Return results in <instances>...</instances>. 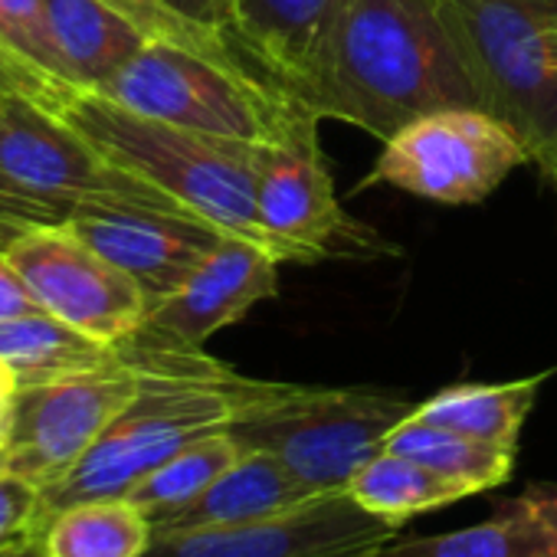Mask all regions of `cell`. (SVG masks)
Returning <instances> with one entry per match:
<instances>
[{
	"label": "cell",
	"mask_w": 557,
	"mask_h": 557,
	"mask_svg": "<svg viewBox=\"0 0 557 557\" xmlns=\"http://www.w3.org/2000/svg\"><path fill=\"white\" fill-rule=\"evenodd\" d=\"M17 377L14 371L0 361V449L8 446V436H11V417H14V400H17Z\"/></svg>",
	"instance_id": "32"
},
{
	"label": "cell",
	"mask_w": 557,
	"mask_h": 557,
	"mask_svg": "<svg viewBox=\"0 0 557 557\" xmlns=\"http://www.w3.org/2000/svg\"><path fill=\"white\" fill-rule=\"evenodd\" d=\"M531 164L521 138L479 106L433 109L384 141L364 184H391L436 203H479L502 181Z\"/></svg>",
	"instance_id": "7"
},
{
	"label": "cell",
	"mask_w": 557,
	"mask_h": 557,
	"mask_svg": "<svg viewBox=\"0 0 557 557\" xmlns=\"http://www.w3.org/2000/svg\"><path fill=\"white\" fill-rule=\"evenodd\" d=\"M76 233L122 265L145 289L151 309L174 296L226 236L184 207H99L70 216Z\"/></svg>",
	"instance_id": "14"
},
{
	"label": "cell",
	"mask_w": 557,
	"mask_h": 557,
	"mask_svg": "<svg viewBox=\"0 0 557 557\" xmlns=\"http://www.w3.org/2000/svg\"><path fill=\"white\" fill-rule=\"evenodd\" d=\"M53 115L89 138L122 171L164 190L223 233L256 239L269 249L256 220V181L265 145L158 122L86 89L73 92Z\"/></svg>",
	"instance_id": "3"
},
{
	"label": "cell",
	"mask_w": 557,
	"mask_h": 557,
	"mask_svg": "<svg viewBox=\"0 0 557 557\" xmlns=\"http://www.w3.org/2000/svg\"><path fill=\"white\" fill-rule=\"evenodd\" d=\"M417 410L377 387L272 384L230 430L246 449L275 456L312 492H342Z\"/></svg>",
	"instance_id": "5"
},
{
	"label": "cell",
	"mask_w": 557,
	"mask_h": 557,
	"mask_svg": "<svg viewBox=\"0 0 557 557\" xmlns=\"http://www.w3.org/2000/svg\"><path fill=\"white\" fill-rule=\"evenodd\" d=\"M0 92L24 96L47 112H57L79 92L50 30L44 0H0Z\"/></svg>",
	"instance_id": "17"
},
{
	"label": "cell",
	"mask_w": 557,
	"mask_h": 557,
	"mask_svg": "<svg viewBox=\"0 0 557 557\" xmlns=\"http://www.w3.org/2000/svg\"><path fill=\"white\" fill-rule=\"evenodd\" d=\"M384 449L404 453V456L436 469L440 475L459 482L469 495L505 485L515 469V449L492 446V443L466 436L459 430L417 420L413 413L387 436Z\"/></svg>",
	"instance_id": "23"
},
{
	"label": "cell",
	"mask_w": 557,
	"mask_h": 557,
	"mask_svg": "<svg viewBox=\"0 0 557 557\" xmlns=\"http://www.w3.org/2000/svg\"><path fill=\"white\" fill-rule=\"evenodd\" d=\"M11 475V462H8V449H0V479Z\"/></svg>",
	"instance_id": "34"
},
{
	"label": "cell",
	"mask_w": 557,
	"mask_h": 557,
	"mask_svg": "<svg viewBox=\"0 0 557 557\" xmlns=\"http://www.w3.org/2000/svg\"><path fill=\"white\" fill-rule=\"evenodd\" d=\"M106 99L181 128L272 145L306 112L293 92L246 66L216 63L197 50L151 40L102 89Z\"/></svg>",
	"instance_id": "6"
},
{
	"label": "cell",
	"mask_w": 557,
	"mask_h": 557,
	"mask_svg": "<svg viewBox=\"0 0 557 557\" xmlns=\"http://www.w3.org/2000/svg\"><path fill=\"white\" fill-rule=\"evenodd\" d=\"M243 453L246 446L233 436V430L207 433L154 466L125 492V498L138 505L151 518V524H158L197 502L236 459H243Z\"/></svg>",
	"instance_id": "24"
},
{
	"label": "cell",
	"mask_w": 557,
	"mask_h": 557,
	"mask_svg": "<svg viewBox=\"0 0 557 557\" xmlns=\"http://www.w3.org/2000/svg\"><path fill=\"white\" fill-rule=\"evenodd\" d=\"M319 122L315 112H306L283 138L262 148L256 220L278 262L309 265L377 249V236L338 203L319 145Z\"/></svg>",
	"instance_id": "10"
},
{
	"label": "cell",
	"mask_w": 557,
	"mask_h": 557,
	"mask_svg": "<svg viewBox=\"0 0 557 557\" xmlns=\"http://www.w3.org/2000/svg\"><path fill=\"white\" fill-rule=\"evenodd\" d=\"M44 11L76 86L86 92H102L115 73L151 44L148 34L102 0H44Z\"/></svg>",
	"instance_id": "18"
},
{
	"label": "cell",
	"mask_w": 557,
	"mask_h": 557,
	"mask_svg": "<svg viewBox=\"0 0 557 557\" xmlns=\"http://www.w3.org/2000/svg\"><path fill=\"white\" fill-rule=\"evenodd\" d=\"M541 174H544V177L550 181V187H554V194H557V158H554V161H550V164H547V168H544Z\"/></svg>",
	"instance_id": "33"
},
{
	"label": "cell",
	"mask_w": 557,
	"mask_h": 557,
	"mask_svg": "<svg viewBox=\"0 0 557 557\" xmlns=\"http://www.w3.org/2000/svg\"><path fill=\"white\" fill-rule=\"evenodd\" d=\"M440 17L479 109L544 171L557 158V0H440Z\"/></svg>",
	"instance_id": "4"
},
{
	"label": "cell",
	"mask_w": 557,
	"mask_h": 557,
	"mask_svg": "<svg viewBox=\"0 0 557 557\" xmlns=\"http://www.w3.org/2000/svg\"><path fill=\"white\" fill-rule=\"evenodd\" d=\"M102 4H109L112 11H119L122 17H128L151 40L197 50V53H203V57H210L216 63H226V66H246V57H239V50H236V44L230 37L177 17L174 11H168L164 4H158V0H102Z\"/></svg>",
	"instance_id": "26"
},
{
	"label": "cell",
	"mask_w": 557,
	"mask_h": 557,
	"mask_svg": "<svg viewBox=\"0 0 557 557\" xmlns=\"http://www.w3.org/2000/svg\"><path fill=\"white\" fill-rule=\"evenodd\" d=\"M122 345L141 364V387L86 459L44 492L47 521L73 502L125 495L187 443L230 430L272 387V381L243 377L203 351L154 345L138 335Z\"/></svg>",
	"instance_id": "2"
},
{
	"label": "cell",
	"mask_w": 557,
	"mask_h": 557,
	"mask_svg": "<svg viewBox=\"0 0 557 557\" xmlns=\"http://www.w3.org/2000/svg\"><path fill=\"white\" fill-rule=\"evenodd\" d=\"M37 312H44V306L24 283V275L11 262L8 249H0V322H14V319L37 315Z\"/></svg>",
	"instance_id": "30"
},
{
	"label": "cell",
	"mask_w": 557,
	"mask_h": 557,
	"mask_svg": "<svg viewBox=\"0 0 557 557\" xmlns=\"http://www.w3.org/2000/svg\"><path fill=\"white\" fill-rule=\"evenodd\" d=\"M115 355L119 345H106L50 312L0 322V361L14 371L21 387H37L102 368Z\"/></svg>",
	"instance_id": "20"
},
{
	"label": "cell",
	"mask_w": 557,
	"mask_h": 557,
	"mask_svg": "<svg viewBox=\"0 0 557 557\" xmlns=\"http://www.w3.org/2000/svg\"><path fill=\"white\" fill-rule=\"evenodd\" d=\"M345 492L361 508H368L371 515H377L397 528L423 511L443 508V505L469 495L459 482L440 475L436 469H430L404 453H391V449H381L377 456H371L348 479Z\"/></svg>",
	"instance_id": "22"
},
{
	"label": "cell",
	"mask_w": 557,
	"mask_h": 557,
	"mask_svg": "<svg viewBox=\"0 0 557 557\" xmlns=\"http://www.w3.org/2000/svg\"><path fill=\"white\" fill-rule=\"evenodd\" d=\"M550 374L554 371H541L505 384H453L433 394L430 400L417 404L413 417L459 430L492 446L518 449L521 426L537 400V391L544 387V381H550Z\"/></svg>",
	"instance_id": "19"
},
{
	"label": "cell",
	"mask_w": 557,
	"mask_h": 557,
	"mask_svg": "<svg viewBox=\"0 0 557 557\" xmlns=\"http://www.w3.org/2000/svg\"><path fill=\"white\" fill-rule=\"evenodd\" d=\"M397 531L342 488L243 524L158 534L141 557H381Z\"/></svg>",
	"instance_id": "12"
},
{
	"label": "cell",
	"mask_w": 557,
	"mask_h": 557,
	"mask_svg": "<svg viewBox=\"0 0 557 557\" xmlns=\"http://www.w3.org/2000/svg\"><path fill=\"white\" fill-rule=\"evenodd\" d=\"M70 220L63 210H57L53 203L27 194L21 184H14L11 177L0 174V249H8V243L34 226L44 223H63Z\"/></svg>",
	"instance_id": "28"
},
{
	"label": "cell",
	"mask_w": 557,
	"mask_h": 557,
	"mask_svg": "<svg viewBox=\"0 0 557 557\" xmlns=\"http://www.w3.org/2000/svg\"><path fill=\"white\" fill-rule=\"evenodd\" d=\"M495 508L528 518L557 547V485H531L528 492H521L515 498L495 502Z\"/></svg>",
	"instance_id": "29"
},
{
	"label": "cell",
	"mask_w": 557,
	"mask_h": 557,
	"mask_svg": "<svg viewBox=\"0 0 557 557\" xmlns=\"http://www.w3.org/2000/svg\"><path fill=\"white\" fill-rule=\"evenodd\" d=\"M449 106L479 102L446 37L440 0H338L312 99L319 119L387 141L417 115Z\"/></svg>",
	"instance_id": "1"
},
{
	"label": "cell",
	"mask_w": 557,
	"mask_h": 557,
	"mask_svg": "<svg viewBox=\"0 0 557 557\" xmlns=\"http://www.w3.org/2000/svg\"><path fill=\"white\" fill-rule=\"evenodd\" d=\"M158 4L190 24H200L233 40V0H158Z\"/></svg>",
	"instance_id": "31"
},
{
	"label": "cell",
	"mask_w": 557,
	"mask_h": 557,
	"mask_svg": "<svg viewBox=\"0 0 557 557\" xmlns=\"http://www.w3.org/2000/svg\"><path fill=\"white\" fill-rule=\"evenodd\" d=\"M27 557H47L44 550H34V554H27Z\"/></svg>",
	"instance_id": "35"
},
{
	"label": "cell",
	"mask_w": 557,
	"mask_h": 557,
	"mask_svg": "<svg viewBox=\"0 0 557 557\" xmlns=\"http://www.w3.org/2000/svg\"><path fill=\"white\" fill-rule=\"evenodd\" d=\"M154 541L151 518L125 495L60 508L44 531L47 557H141Z\"/></svg>",
	"instance_id": "21"
},
{
	"label": "cell",
	"mask_w": 557,
	"mask_h": 557,
	"mask_svg": "<svg viewBox=\"0 0 557 557\" xmlns=\"http://www.w3.org/2000/svg\"><path fill=\"white\" fill-rule=\"evenodd\" d=\"M322 492H312L299 475H293L275 456L262 449H246L197 502L184 511L154 524L158 534H177L194 528H220V524H243L252 518H265L275 511L296 508Z\"/></svg>",
	"instance_id": "16"
},
{
	"label": "cell",
	"mask_w": 557,
	"mask_h": 557,
	"mask_svg": "<svg viewBox=\"0 0 557 557\" xmlns=\"http://www.w3.org/2000/svg\"><path fill=\"white\" fill-rule=\"evenodd\" d=\"M0 174L66 216L132 203L181 207L164 190L112 164L60 115L11 92H0Z\"/></svg>",
	"instance_id": "8"
},
{
	"label": "cell",
	"mask_w": 557,
	"mask_h": 557,
	"mask_svg": "<svg viewBox=\"0 0 557 557\" xmlns=\"http://www.w3.org/2000/svg\"><path fill=\"white\" fill-rule=\"evenodd\" d=\"M138 387L141 364L125 345L102 368L21 387L4 446L11 475L34 482L40 492L60 485L135 400Z\"/></svg>",
	"instance_id": "9"
},
{
	"label": "cell",
	"mask_w": 557,
	"mask_h": 557,
	"mask_svg": "<svg viewBox=\"0 0 557 557\" xmlns=\"http://www.w3.org/2000/svg\"><path fill=\"white\" fill-rule=\"evenodd\" d=\"M44 492L21 475L0 479V557H27L44 550Z\"/></svg>",
	"instance_id": "27"
},
{
	"label": "cell",
	"mask_w": 557,
	"mask_h": 557,
	"mask_svg": "<svg viewBox=\"0 0 557 557\" xmlns=\"http://www.w3.org/2000/svg\"><path fill=\"white\" fill-rule=\"evenodd\" d=\"M381 557H557V547L515 511L495 508L482 524L430 534V537H397Z\"/></svg>",
	"instance_id": "25"
},
{
	"label": "cell",
	"mask_w": 557,
	"mask_h": 557,
	"mask_svg": "<svg viewBox=\"0 0 557 557\" xmlns=\"http://www.w3.org/2000/svg\"><path fill=\"white\" fill-rule=\"evenodd\" d=\"M338 0H233V44L312 109Z\"/></svg>",
	"instance_id": "15"
},
{
	"label": "cell",
	"mask_w": 557,
	"mask_h": 557,
	"mask_svg": "<svg viewBox=\"0 0 557 557\" xmlns=\"http://www.w3.org/2000/svg\"><path fill=\"white\" fill-rule=\"evenodd\" d=\"M278 265L283 262L262 243L226 233L187 283L148 312L135 335L154 345L203 351L207 338L275 296Z\"/></svg>",
	"instance_id": "13"
},
{
	"label": "cell",
	"mask_w": 557,
	"mask_h": 557,
	"mask_svg": "<svg viewBox=\"0 0 557 557\" xmlns=\"http://www.w3.org/2000/svg\"><path fill=\"white\" fill-rule=\"evenodd\" d=\"M8 256L44 312L106 342H128L151 302L135 278L86 243L70 220L34 226L8 243Z\"/></svg>",
	"instance_id": "11"
}]
</instances>
